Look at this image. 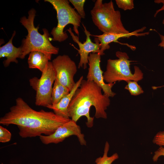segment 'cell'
I'll return each instance as SVG.
<instances>
[{
    "label": "cell",
    "mask_w": 164,
    "mask_h": 164,
    "mask_svg": "<svg viewBox=\"0 0 164 164\" xmlns=\"http://www.w3.org/2000/svg\"><path fill=\"white\" fill-rule=\"evenodd\" d=\"M71 120L43 110L36 111L21 97L16 99L15 104L0 118V124L8 126L16 125L19 135L22 138L40 136L53 134L60 126Z\"/></svg>",
    "instance_id": "cell-1"
},
{
    "label": "cell",
    "mask_w": 164,
    "mask_h": 164,
    "mask_svg": "<svg viewBox=\"0 0 164 164\" xmlns=\"http://www.w3.org/2000/svg\"><path fill=\"white\" fill-rule=\"evenodd\" d=\"M102 88L93 81L83 80L76 91L69 105L68 111L71 120L77 122L81 117L87 118L86 124L88 128L93 125L94 117L90 115L92 106L95 109L96 118H107L105 110L110 104L109 97L102 93Z\"/></svg>",
    "instance_id": "cell-2"
},
{
    "label": "cell",
    "mask_w": 164,
    "mask_h": 164,
    "mask_svg": "<svg viewBox=\"0 0 164 164\" xmlns=\"http://www.w3.org/2000/svg\"><path fill=\"white\" fill-rule=\"evenodd\" d=\"M36 11L33 9L28 12L27 18L24 16L20 22L26 29L28 34L22 41L21 46L22 53L21 59H23L31 52L39 51L44 53L51 60L52 54L58 53L59 48L54 46L50 42V34L46 29H43V34L38 32L39 26L35 27L34 22L36 16Z\"/></svg>",
    "instance_id": "cell-3"
},
{
    "label": "cell",
    "mask_w": 164,
    "mask_h": 164,
    "mask_svg": "<svg viewBox=\"0 0 164 164\" xmlns=\"http://www.w3.org/2000/svg\"><path fill=\"white\" fill-rule=\"evenodd\" d=\"M90 12L93 23L103 33L130 32L124 27L120 12L115 10L112 1L103 3L102 0H96Z\"/></svg>",
    "instance_id": "cell-4"
},
{
    "label": "cell",
    "mask_w": 164,
    "mask_h": 164,
    "mask_svg": "<svg viewBox=\"0 0 164 164\" xmlns=\"http://www.w3.org/2000/svg\"><path fill=\"white\" fill-rule=\"evenodd\" d=\"M44 1L51 4L56 12L58 23L51 32L53 36L52 40L60 42L66 40L68 36L63 32V30L69 24L73 25V31L79 37L78 29L80 26L81 18L75 9L71 6L69 1L45 0Z\"/></svg>",
    "instance_id": "cell-5"
},
{
    "label": "cell",
    "mask_w": 164,
    "mask_h": 164,
    "mask_svg": "<svg viewBox=\"0 0 164 164\" xmlns=\"http://www.w3.org/2000/svg\"><path fill=\"white\" fill-rule=\"evenodd\" d=\"M115 54L118 59L107 60L106 70L103 75L104 80L108 83H113L121 80L137 82L143 79V73L138 67L134 66V73H132L130 63L133 61L129 60L126 53L118 51Z\"/></svg>",
    "instance_id": "cell-6"
},
{
    "label": "cell",
    "mask_w": 164,
    "mask_h": 164,
    "mask_svg": "<svg viewBox=\"0 0 164 164\" xmlns=\"http://www.w3.org/2000/svg\"><path fill=\"white\" fill-rule=\"evenodd\" d=\"M56 79L52 62H49L40 78L34 77L30 79V85L36 92L35 104L36 106L47 107L52 105L53 85Z\"/></svg>",
    "instance_id": "cell-7"
},
{
    "label": "cell",
    "mask_w": 164,
    "mask_h": 164,
    "mask_svg": "<svg viewBox=\"0 0 164 164\" xmlns=\"http://www.w3.org/2000/svg\"><path fill=\"white\" fill-rule=\"evenodd\" d=\"M52 62L56 80L71 91L76 84L74 77L77 67L75 62L65 54L58 56Z\"/></svg>",
    "instance_id": "cell-8"
},
{
    "label": "cell",
    "mask_w": 164,
    "mask_h": 164,
    "mask_svg": "<svg viewBox=\"0 0 164 164\" xmlns=\"http://www.w3.org/2000/svg\"><path fill=\"white\" fill-rule=\"evenodd\" d=\"M73 135L77 137L81 145H86L84 135L81 133L80 126L71 120L59 126L53 134L48 135H41L39 138L43 143L47 145L58 143Z\"/></svg>",
    "instance_id": "cell-9"
},
{
    "label": "cell",
    "mask_w": 164,
    "mask_h": 164,
    "mask_svg": "<svg viewBox=\"0 0 164 164\" xmlns=\"http://www.w3.org/2000/svg\"><path fill=\"white\" fill-rule=\"evenodd\" d=\"M84 28V32L86 36V41L82 43L79 39V37L75 35L72 32L71 28H70L67 30L70 34L73 41L77 44L79 49H76L78 53L80 56V59L79 63L78 68H83L84 69L87 67V64L88 63V57L89 53H98L101 56L100 51L101 46L100 41L98 39L95 37L94 38L95 43L93 42L91 39V34L90 32L86 29L83 24H82Z\"/></svg>",
    "instance_id": "cell-10"
},
{
    "label": "cell",
    "mask_w": 164,
    "mask_h": 164,
    "mask_svg": "<svg viewBox=\"0 0 164 164\" xmlns=\"http://www.w3.org/2000/svg\"><path fill=\"white\" fill-rule=\"evenodd\" d=\"M101 55L98 53H91L88 57L89 67L87 76V80L93 81L100 87L104 94L108 97H113L116 93L111 89L115 83L106 84L104 82L103 73V72L100 66Z\"/></svg>",
    "instance_id": "cell-11"
},
{
    "label": "cell",
    "mask_w": 164,
    "mask_h": 164,
    "mask_svg": "<svg viewBox=\"0 0 164 164\" xmlns=\"http://www.w3.org/2000/svg\"><path fill=\"white\" fill-rule=\"evenodd\" d=\"M146 29V27L143 26L141 28L135 30L128 33L115 34L110 33H103L100 35H92L91 36L97 38L99 39L101 46L100 51L101 55L104 54V51L110 48L109 44L111 42H114L120 43L118 40L121 38H128L131 36H145L149 34V32H142Z\"/></svg>",
    "instance_id": "cell-12"
},
{
    "label": "cell",
    "mask_w": 164,
    "mask_h": 164,
    "mask_svg": "<svg viewBox=\"0 0 164 164\" xmlns=\"http://www.w3.org/2000/svg\"><path fill=\"white\" fill-rule=\"evenodd\" d=\"M16 32L14 31L11 38L8 42L0 47V58L6 57V59L3 61L5 67H7L11 62L18 63L17 58H21L22 51L21 46L17 48L12 44V40L15 35Z\"/></svg>",
    "instance_id": "cell-13"
},
{
    "label": "cell",
    "mask_w": 164,
    "mask_h": 164,
    "mask_svg": "<svg viewBox=\"0 0 164 164\" xmlns=\"http://www.w3.org/2000/svg\"><path fill=\"white\" fill-rule=\"evenodd\" d=\"M83 76H81L76 84L70 93L63 97L57 104L49 105L46 108L52 110L56 114L67 119H70L68 111V108L72 98L76 90L81 84L83 80Z\"/></svg>",
    "instance_id": "cell-14"
},
{
    "label": "cell",
    "mask_w": 164,
    "mask_h": 164,
    "mask_svg": "<svg viewBox=\"0 0 164 164\" xmlns=\"http://www.w3.org/2000/svg\"><path fill=\"white\" fill-rule=\"evenodd\" d=\"M50 60L43 53L35 51L31 52L28 59L29 68L37 69L43 72L47 66Z\"/></svg>",
    "instance_id": "cell-15"
},
{
    "label": "cell",
    "mask_w": 164,
    "mask_h": 164,
    "mask_svg": "<svg viewBox=\"0 0 164 164\" xmlns=\"http://www.w3.org/2000/svg\"><path fill=\"white\" fill-rule=\"evenodd\" d=\"M70 90L55 80L53 84L51 94L52 105L57 104L70 92Z\"/></svg>",
    "instance_id": "cell-16"
},
{
    "label": "cell",
    "mask_w": 164,
    "mask_h": 164,
    "mask_svg": "<svg viewBox=\"0 0 164 164\" xmlns=\"http://www.w3.org/2000/svg\"><path fill=\"white\" fill-rule=\"evenodd\" d=\"M110 145L108 141L105 143L102 156L97 158L95 161L96 164H111L112 162L119 158L117 153H115L110 156H108V154L109 150Z\"/></svg>",
    "instance_id": "cell-17"
},
{
    "label": "cell",
    "mask_w": 164,
    "mask_h": 164,
    "mask_svg": "<svg viewBox=\"0 0 164 164\" xmlns=\"http://www.w3.org/2000/svg\"><path fill=\"white\" fill-rule=\"evenodd\" d=\"M127 82L128 84L125 88L128 90L131 95H137L144 92L142 87L138 84L137 81L129 80Z\"/></svg>",
    "instance_id": "cell-18"
},
{
    "label": "cell",
    "mask_w": 164,
    "mask_h": 164,
    "mask_svg": "<svg viewBox=\"0 0 164 164\" xmlns=\"http://www.w3.org/2000/svg\"><path fill=\"white\" fill-rule=\"evenodd\" d=\"M74 6V9L81 19H84L85 18V13L84 9V5L86 1L85 0H69Z\"/></svg>",
    "instance_id": "cell-19"
},
{
    "label": "cell",
    "mask_w": 164,
    "mask_h": 164,
    "mask_svg": "<svg viewBox=\"0 0 164 164\" xmlns=\"http://www.w3.org/2000/svg\"><path fill=\"white\" fill-rule=\"evenodd\" d=\"M118 7L125 11L132 10L134 8L133 0H115Z\"/></svg>",
    "instance_id": "cell-20"
},
{
    "label": "cell",
    "mask_w": 164,
    "mask_h": 164,
    "mask_svg": "<svg viewBox=\"0 0 164 164\" xmlns=\"http://www.w3.org/2000/svg\"><path fill=\"white\" fill-rule=\"evenodd\" d=\"M12 134L6 128L0 126V142L5 143L9 142L11 139Z\"/></svg>",
    "instance_id": "cell-21"
},
{
    "label": "cell",
    "mask_w": 164,
    "mask_h": 164,
    "mask_svg": "<svg viewBox=\"0 0 164 164\" xmlns=\"http://www.w3.org/2000/svg\"><path fill=\"white\" fill-rule=\"evenodd\" d=\"M152 142L160 146H164V131H160L156 133L154 137Z\"/></svg>",
    "instance_id": "cell-22"
},
{
    "label": "cell",
    "mask_w": 164,
    "mask_h": 164,
    "mask_svg": "<svg viewBox=\"0 0 164 164\" xmlns=\"http://www.w3.org/2000/svg\"><path fill=\"white\" fill-rule=\"evenodd\" d=\"M164 156V147L160 146L158 149L154 152L152 157V160L154 162H156L159 157L161 156Z\"/></svg>",
    "instance_id": "cell-23"
},
{
    "label": "cell",
    "mask_w": 164,
    "mask_h": 164,
    "mask_svg": "<svg viewBox=\"0 0 164 164\" xmlns=\"http://www.w3.org/2000/svg\"><path fill=\"white\" fill-rule=\"evenodd\" d=\"M154 2L158 4L162 3L163 5L162 6L160 9L156 11L154 15V16L155 17L159 12L162 11H164V0H154ZM162 23L164 25V18L163 20Z\"/></svg>",
    "instance_id": "cell-24"
},
{
    "label": "cell",
    "mask_w": 164,
    "mask_h": 164,
    "mask_svg": "<svg viewBox=\"0 0 164 164\" xmlns=\"http://www.w3.org/2000/svg\"><path fill=\"white\" fill-rule=\"evenodd\" d=\"M161 41L159 44L158 46L162 47L164 49V35L159 34Z\"/></svg>",
    "instance_id": "cell-25"
}]
</instances>
